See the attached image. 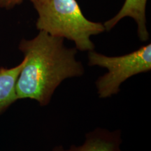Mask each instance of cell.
Listing matches in <instances>:
<instances>
[{
	"label": "cell",
	"mask_w": 151,
	"mask_h": 151,
	"mask_svg": "<svg viewBox=\"0 0 151 151\" xmlns=\"http://www.w3.org/2000/svg\"><path fill=\"white\" fill-rule=\"evenodd\" d=\"M64 41L43 31L20 41L18 48L24 63L16 82L18 100L33 99L46 106L64 81L84 74L83 65L76 58L78 50L68 48Z\"/></svg>",
	"instance_id": "cell-1"
},
{
	"label": "cell",
	"mask_w": 151,
	"mask_h": 151,
	"mask_svg": "<svg viewBox=\"0 0 151 151\" xmlns=\"http://www.w3.org/2000/svg\"><path fill=\"white\" fill-rule=\"evenodd\" d=\"M38 13L36 27L53 37L73 41L80 51L94 49L92 36L105 31L104 24L92 22L83 14L76 0H30Z\"/></svg>",
	"instance_id": "cell-2"
},
{
	"label": "cell",
	"mask_w": 151,
	"mask_h": 151,
	"mask_svg": "<svg viewBox=\"0 0 151 151\" xmlns=\"http://www.w3.org/2000/svg\"><path fill=\"white\" fill-rule=\"evenodd\" d=\"M88 65L105 68L107 72L95 82L101 99L111 97L120 91V86L128 78L151 70V44L121 56H107L94 50L88 52Z\"/></svg>",
	"instance_id": "cell-3"
},
{
	"label": "cell",
	"mask_w": 151,
	"mask_h": 151,
	"mask_svg": "<svg viewBox=\"0 0 151 151\" xmlns=\"http://www.w3.org/2000/svg\"><path fill=\"white\" fill-rule=\"evenodd\" d=\"M121 130L110 131L104 128H96L86 134L84 142L80 146L72 145L69 148L58 146L52 151H123Z\"/></svg>",
	"instance_id": "cell-4"
},
{
	"label": "cell",
	"mask_w": 151,
	"mask_h": 151,
	"mask_svg": "<svg viewBox=\"0 0 151 151\" xmlns=\"http://www.w3.org/2000/svg\"><path fill=\"white\" fill-rule=\"evenodd\" d=\"M147 0H125L120 11L114 17L104 23L105 30L109 31L125 17L135 20L137 25V34L141 41L149 39V32L146 26V7Z\"/></svg>",
	"instance_id": "cell-5"
},
{
	"label": "cell",
	"mask_w": 151,
	"mask_h": 151,
	"mask_svg": "<svg viewBox=\"0 0 151 151\" xmlns=\"http://www.w3.org/2000/svg\"><path fill=\"white\" fill-rule=\"evenodd\" d=\"M24 63L22 61L11 68L0 67V116L18 101L16 82Z\"/></svg>",
	"instance_id": "cell-6"
},
{
	"label": "cell",
	"mask_w": 151,
	"mask_h": 151,
	"mask_svg": "<svg viewBox=\"0 0 151 151\" xmlns=\"http://www.w3.org/2000/svg\"><path fill=\"white\" fill-rule=\"evenodd\" d=\"M23 0H0V7L6 9H11L20 4Z\"/></svg>",
	"instance_id": "cell-7"
}]
</instances>
